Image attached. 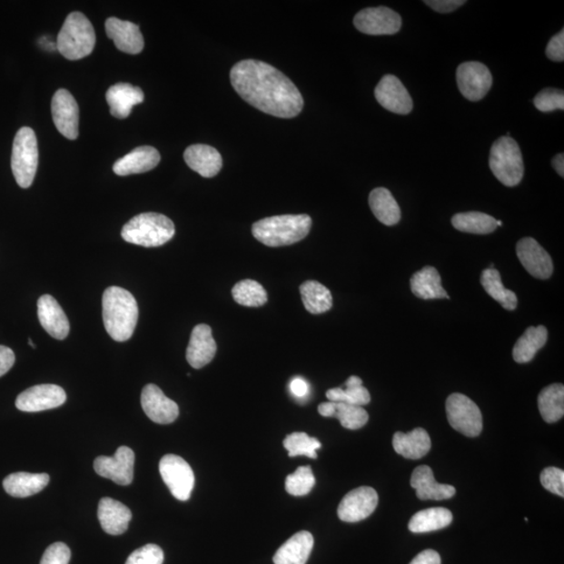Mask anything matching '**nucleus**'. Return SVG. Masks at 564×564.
<instances>
[{"label": "nucleus", "instance_id": "obj_43", "mask_svg": "<svg viewBox=\"0 0 564 564\" xmlns=\"http://www.w3.org/2000/svg\"><path fill=\"white\" fill-rule=\"evenodd\" d=\"M535 107L541 113H553L555 110L564 109V94L562 90L546 88L535 96Z\"/></svg>", "mask_w": 564, "mask_h": 564}, {"label": "nucleus", "instance_id": "obj_18", "mask_svg": "<svg viewBox=\"0 0 564 564\" xmlns=\"http://www.w3.org/2000/svg\"><path fill=\"white\" fill-rule=\"evenodd\" d=\"M142 407L146 416L159 424H170L179 416L177 403L166 397L163 390L154 384H149L143 388Z\"/></svg>", "mask_w": 564, "mask_h": 564}, {"label": "nucleus", "instance_id": "obj_34", "mask_svg": "<svg viewBox=\"0 0 564 564\" xmlns=\"http://www.w3.org/2000/svg\"><path fill=\"white\" fill-rule=\"evenodd\" d=\"M452 514L447 508H429L417 512L409 522V530L413 533H429L441 530L451 524Z\"/></svg>", "mask_w": 564, "mask_h": 564}, {"label": "nucleus", "instance_id": "obj_20", "mask_svg": "<svg viewBox=\"0 0 564 564\" xmlns=\"http://www.w3.org/2000/svg\"><path fill=\"white\" fill-rule=\"evenodd\" d=\"M215 353L217 343L213 337L211 326L199 324L194 327L186 351L188 364L194 369L203 368L211 363Z\"/></svg>", "mask_w": 564, "mask_h": 564}, {"label": "nucleus", "instance_id": "obj_35", "mask_svg": "<svg viewBox=\"0 0 564 564\" xmlns=\"http://www.w3.org/2000/svg\"><path fill=\"white\" fill-rule=\"evenodd\" d=\"M343 388L330 389L326 392L327 400L333 402H344L348 405L363 407L371 401V393L363 386V381L359 376L352 375L348 379Z\"/></svg>", "mask_w": 564, "mask_h": 564}, {"label": "nucleus", "instance_id": "obj_27", "mask_svg": "<svg viewBox=\"0 0 564 564\" xmlns=\"http://www.w3.org/2000/svg\"><path fill=\"white\" fill-rule=\"evenodd\" d=\"M312 548V535L308 531L298 532L278 549L273 557V562L274 564H306Z\"/></svg>", "mask_w": 564, "mask_h": 564}, {"label": "nucleus", "instance_id": "obj_14", "mask_svg": "<svg viewBox=\"0 0 564 564\" xmlns=\"http://www.w3.org/2000/svg\"><path fill=\"white\" fill-rule=\"evenodd\" d=\"M374 95L382 108L395 114L407 115L413 110V101L401 81L386 74L375 87Z\"/></svg>", "mask_w": 564, "mask_h": 564}, {"label": "nucleus", "instance_id": "obj_9", "mask_svg": "<svg viewBox=\"0 0 564 564\" xmlns=\"http://www.w3.org/2000/svg\"><path fill=\"white\" fill-rule=\"evenodd\" d=\"M159 471L173 497L179 500H190L194 486L193 471L183 458L166 455L159 463Z\"/></svg>", "mask_w": 564, "mask_h": 564}, {"label": "nucleus", "instance_id": "obj_5", "mask_svg": "<svg viewBox=\"0 0 564 564\" xmlns=\"http://www.w3.org/2000/svg\"><path fill=\"white\" fill-rule=\"evenodd\" d=\"M96 37L94 25L83 13L69 14L58 35L57 48L63 57L80 60L93 53Z\"/></svg>", "mask_w": 564, "mask_h": 564}, {"label": "nucleus", "instance_id": "obj_28", "mask_svg": "<svg viewBox=\"0 0 564 564\" xmlns=\"http://www.w3.org/2000/svg\"><path fill=\"white\" fill-rule=\"evenodd\" d=\"M48 483L47 473L15 472L4 480V489L14 498H27L44 490Z\"/></svg>", "mask_w": 564, "mask_h": 564}, {"label": "nucleus", "instance_id": "obj_13", "mask_svg": "<svg viewBox=\"0 0 564 564\" xmlns=\"http://www.w3.org/2000/svg\"><path fill=\"white\" fill-rule=\"evenodd\" d=\"M52 114L55 128L71 141L79 136L80 110L78 103L66 89H59L53 96Z\"/></svg>", "mask_w": 564, "mask_h": 564}, {"label": "nucleus", "instance_id": "obj_47", "mask_svg": "<svg viewBox=\"0 0 564 564\" xmlns=\"http://www.w3.org/2000/svg\"><path fill=\"white\" fill-rule=\"evenodd\" d=\"M547 57L554 62L564 61V31L555 35V36L549 41L546 50Z\"/></svg>", "mask_w": 564, "mask_h": 564}, {"label": "nucleus", "instance_id": "obj_33", "mask_svg": "<svg viewBox=\"0 0 564 564\" xmlns=\"http://www.w3.org/2000/svg\"><path fill=\"white\" fill-rule=\"evenodd\" d=\"M548 341V331L545 326H530L518 340L513 348V359L519 364L531 361Z\"/></svg>", "mask_w": 564, "mask_h": 564}, {"label": "nucleus", "instance_id": "obj_10", "mask_svg": "<svg viewBox=\"0 0 564 564\" xmlns=\"http://www.w3.org/2000/svg\"><path fill=\"white\" fill-rule=\"evenodd\" d=\"M490 68L477 61L464 62L457 68L460 93L471 102H478L489 94L492 86Z\"/></svg>", "mask_w": 564, "mask_h": 564}, {"label": "nucleus", "instance_id": "obj_11", "mask_svg": "<svg viewBox=\"0 0 564 564\" xmlns=\"http://www.w3.org/2000/svg\"><path fill=\"white\" fill-rule=\"evenodd\" d=\"M354 26L361 33L381 36L394 35L401 29L402 20L399 13L387 8H367L360 11L353 19Z\"/></svg>", "mask_w": 564, "mask_h": 564}, {"label": "nucleus", "instance_id": "obj_7", "mask_svg": "<svg viewBox=\"0 0 564 564\" xmlns=\"http://www.w3.org/2000/svg\"><path fill=\"white\" fill-rule=\"evenodd\" d=\"M38 163L39 151L36 134L29 127L19 129L13 143L11 167L13 175L20 187L29 188L33 184Z\"/></svg>", "mask_w": 564, "mask_h": 564}, {"label": "nucleus", "instance_id": "obj_36", "mask_svg": "<svg viewBox=\"0 0 564 564\" xmlns=\"http://www.w3.org/2000/svg\"><path fill=\"white\" fill-rule=\"evenodd\" d=\"M301 294L304 308L312 315H320L332 308V295L323 284L308 281L302 284Z\"/></svg>", "mask_w": 564, "mask_h": 564}, {"label": "nucleus", "instance_id": "obj_54", "mask_svg": "<svg viewBox=\"0 0 564 564\" xmlns=\"http://www.w3.org/2000/svg\"><path fill=\"white\" fill-rule=\"evenodd\" d=\"M497 225H498V227L501 226V225H503V223H501V221H497Z\"/></svg>", "mask_w": 564, "mask_h": 564}, {"label": "nucleus", "instance_id": "obj_30", "mask_svg": "<svg viewBox=\"0 0 564 564\" xmlns=\"http://www.w3.org/2000/svg\"><path fill=\"white\" fill-rule=\"evenodd\" d=\"M392 444L397 454L411 460L423 458L431 448L428 431L421 428H417L407 434L397 431Z\"/></svg>", "mask_w": 564, "mask_h": 564}, {"label": "nucleus", "instance_id": "obj_26", "mask_svg": "<svg viewBox=\"0 0 564 564\" xmlns=\"http://www.w3.org/2000/svg\"><path fill=\"white\" fill-rule=\"evenodd\" d=\"M106 100L111 115L124 120L131 114L132 108L143 102L144 94L141 88L129 83H118L108 89Z\"/></svg>", "mask_w": 564, "mask_h": 564}, {"label": "nucleus", "instance_id": "obj_3", "mask_svg": "<svg viewBox=\"0 0 564 564\" xmlns=\"http://www.w3.org/2000/svg\"><path fill=\"white\" fill-rule=\"evenodd\" d=\"M312 219L308 214H284L254 223V238L268 247L292 245L310 233Z\"/></svg>", "mask_w": 564, "mask_h": 564}, {"label": "nucleus", "instance_id": "obj_44", "mask_svg": "<svg viewBox=\"0 0 564 564\" xmlns=\"http://www.w3.org/2000/svg\"><path fill=\"white\" fill-rule=\"evenodd\" d=\"M163 549L154 543H149L132 553L125 564H163Z\"/></svg>", "mask_w": 564, "mask_h": 564}, {"label": "nucleus", "instance_id": "obj_6", "mask_svg": "<svg viewBox=\"0 0 564 564\" xmlns=\"http://www.w3.org/2000/svg\"><path fill=\"white\" fill-rule=\"evenodd\" d=\"M490 166L501 184L508 187L519 185L525 173L519 143L510 136L500 137L491 146Z\"/></svg>", "mask_w": 564, "mask_h": 564}, {"label": "nucleus", "instance_id": "obj_38", "mask_svg": "<svg viewBox=\"0 0 564 564\" xmlns=\"http://www.w3.org/2000/svg\"><path fill=\"white\" fill-rule=\"evenodd\" d=\"M539 408L543 421L554 423L564 415V387L553 384L541 390L539 396Z\"/></svg>", "mask_w": 564, "mask_h": 564}, {"label": "nucleus", "instance_id": "obj_21", "mask_svg": "<svg viewBox=\"0 0 564 564\" xmlns=\"http://www.w3.org/2000/svg\"><path fill=\"white\" fill-rule=\"evenodd\" d=\"M37 305L39 322L45 331L54 339H66L71 325L58 302L51 295H44Z\"/></svg>", "mask_w": 564, "mask_h": 564}, {"label": "nucleus", "instance_id": "obj_12", "mask_svg": "<svg viewBox=\"0 0 564 564\" xmlns=\"http://www.w3.org/2000/svg\"><path fill=\"white\" fill-rule=\"evenodd\" d=\"M134 451L121 447L114 457H97L94 466L97 475L114 480L117 485L127 486L134 482Z\"/></svg>", "mask_w": 564, "mask_h": 564}, {"label": "nucleus", "instance_id": "obj_16", "mask_svg": "<svg viewBox=\"0 0 564 564\" xmlns=\"http://www.w3.org/2000/svg\"><path fill=\"white\" fill-rule=\"evenodd\" d=\"M66 393L57 385H38L26 389L17 397L16 408L23 412H41L55 409L65 403Z\"/></svg>", "mask_w": 564, "mask_h": 564}, {"label": "nucleus", "instance_id": "obj_48", "mask_svg": "<svg viewBox=\"0 0 564 564\" xmlns=\"http://www.w3.org/2000/svg\"><path fill=\"white\" fill-rule=\"evenodd\" d=\"M424 4L438 13L447 14L456 11L466 2L465 0H426Z\"/></svg>", "mask_w": 564, "mask_h": 564}, {"label": "nucleus", "instance_id": "obj_39", "mask_svg": "<svg viewBox=\"0 0 564 564\" xmlns=\"http://www.w3.org/2000/svg\"><path fill=\"white\" fill-rule=\"evenodd\" d=\"M451 224L459 232L472 234H490L498 228L496 219L479 212L457 213L452 217Z\"/></svg>", "mask_w": 564, "mask_h": 564}, {"label": "nucleus", "instance_id": "obj_19", "mask_svg": "<svg viewBox=\"0 0 564 564\" xmlns=\"http://www.w3.org/2000/svg\"><path fill=\"white\" fill-rule=\"evenodd\" d=\"M104 27H106L107 36L114 40L118 50L130 54L143 52L144 40L137 25L111 17L107 19Z\"/></svg>", "mask_w": 564, "mask_h": 564}, {"label": "nucleus", "instance_id": "obj_40", "mask_svg": "<svg viewBox=\"0 0 564 564\" xmlns=\"http://www.w3.org/2000/svg\"><path fill=\"white\" fill-rule=\"evenodd\" d=\"M235 302L248 308H260L267 303L268 294L260 282L245 280L236 283L232 291Z\"/></svg>", "mask_w": 564, "mask_h": 564}, {"label": "nucleus", "instance_id": "obj_53", "mask_svg": "<svg viewBox=\"0 0 564 564\" xmlns=\"http://www.w3.org/2000/svg\"><path fill=\"white\" fill-rule=\"evenodd\" d=\"M29 344L33 347V348H36V346H35V344L32 342V340L29 339Z\"/></svg>", "mask_w": 564, "mask_h": 564}, {"label": "nucleus", "instance_id": "obj_49", "mask_svg": "<svg viewBox=\"0 0 564 564\" xmlns=\"http://www.w3.org/2000/svg\"><path fill=\"white\" fill-rule=\"evenodd\" d=\"M15 364V353L11 348L0 345V378Z\"/></svg>", "mask_w": 564, "mask_h": 564}, {"label": "nucleus", "instance_id": "obj_50", "mask_svg": "<svg viewBox=\"0 0 564 564\" xmlns=\"http://www.w3.org/2000/svg\"><path fill=\"white\" fill-rule=\"evenodd\" d=\"M410 564H441V559L433 549H426L418 554Z\"/></svg>", "mask_w": 564, "mask_h": 564}, {"label": "nucleus", "instance_id": "obj_52", "mask_svg": "<svg viewBox=\"0 0 564 564\" xmlns=\"http://www.w3.org/2000/svg\"><path fill=\"white\" fill-rule=\"evenodd\" d=\"M552 165L560 177H564V156L563 153L556 155L552 160Z\"/></svg>", "mask_w": 564, "mask_h": 564}, {"label": "nucleus", "instance_id": "obj_29", "mask_svg": "<svg viewBox=\"0 0 564 564\" xmlns=\"http://www.w3.org/2000/svg\"><path fill=\"white\" fill-rule=\"evenodd\" d=\"M318 412L323 417L337 418L341 426L348 430L363 428L369 421V415L363 407L344 402H323L318 407Z\"/></svg>", "mask_w": 564, "mask_h": 564}, {"label": "nucleus", "instance_id": "obj_22", "mask_svg": "<svg viewBox=\"0 0 564 564\" xmlns=\"http://www.w3.org/2000/svg\"><path fill=\"white\" fill-rule=\"evenodd\" d=\"M411 486L416 490V496L421 500H442L451 499L456 494L455 487L438 483L433 470L427 465L418 466L411 478Z\"/></svg>", "mask_w": 564, "mask_h": 564}, {"label": "nucleus", "instance_id": "obj_25", "mask_svg": "<svg viewBox=\"0 0 564 564\" xmlns=\"http://www.w3.org/2000/svg\"><path fill=\"white\" fill-rule=\"evenodd\" d=\"M188 166L204 178L217 176L223 166V159L218 150L207 144H193L184 152Z\"/></svg>", "mask_w": 564, "mask_h": 564}, {"label": "nucleus", "instance_id": "obj_23", "mask_svg": "<svg viewBox=\"0 0 564 564\" xmlns=\"http://www.w3.org/2000/svg\"><path fill=\"white\" fill-rule=\"evenodd\" d=\"M160 163L159 152L150 145L138 146L129 154L118 159L114 165V172L118 176L135 175L150 172Z\"/></svg>", "mask_w": 564, "mask_h": 564}, {"label": "nucleus", "instance_id": "obj_42", "mask_svg": "<svg viewBox=\"0 0 564 564\" xmlns=\"http://www.w3.org/2000/svg\"><path fill=\"white\" fill-rule=\"evenodd\" d=\"M316 484L311 466H301L285 480V490L291 496L302 497L309 494Z\"/></svg>", "mask_w": 564, "mask_h": 564}, {"label": "nucleus", "instance_id": "obj_8", "mask_svg": "<svg viewBox=\"0 0 564 564\" xmlns=\"http://www.w3.org/2000/svg\"><path fill=\"white\" fill-rule=\"evenodd\" d=\"M448 420L452 429L468 437H477L483 430V417L470 397L454 393L447 401Z\"/></svg>", "mask_w": 564, "mask_h": 564}, {"label": "nucleus", "instance_id": "obj_46", "mask_svg": "<svg viewBox=\"0 0 564 564\" xmlns=\"http://www.w3.org/2000/svg\"><path fill=\"white\" fill-rule=\"evenodd\" d=\"M72 552L65 543L54 542L46 549L40 564H68Z\"/></svg>", "mask_w": 564, "mask_h": 564}, {"label": "nucleus", "instance_id": "obj_32", "mask_svg": "<svg viewBox=\"0 0 564 564\" xmlns=\"http://www.w3.org/2000/svg\"><path fill=\"white\" fill-rule=\"evenodd\" d=\"M369 205H371L374 217L381 224L394 226L401 221V213L400 205L397 203L391 192L385 187L375 188L371 193Z\"/></svg>", "mask_w": 564, "mask_h": 564}, {"label": "nucleus", "instance_id": "obj_45", "mask_svg": "<svg viewBox=\"0 0 564 564\" xmlns=\"http://www.w3.org/2000/svg\"><path fill=\"white\" fill-rule=\"evenodd\" d=\"M540 482L543 489L564 497V471L557 468H548L541 471Z\"/></svg>", "mask_w": 564, "mask_h": 564}, {"label": "nucleus", "instance_id": "obj_1", "mask_svg": "<svg viewBox=\"0 0 564 564\" xmlns=\"http://www.w3.org/2000/svg\"><path fill=\"white\" fill-rule=\"evenodd\" d=\"M235 92L263 114L282 118L297 116L303 109V97L287 75L267 63L243 60L230 72Z\"/></svg>", "mask_w": 564, "mask_h": 564}, {"label": "nucleus", "instance_id": "obj_51", "mask_svg": "<svg viewBox=\"0 0 564 564\" xmlns=\"http://www.w3.org/2000/svg\"><path fill=\"white\" fill-rule=\"evenodd\" d=\"M291 392L294 394L298 399H302L309 394V384L302 378H295L292 380L290 384Z\"/></svg>", "mask_w": 564, "mask_h": 564}, {"label": "nucleus", "instance_id": "obj_41", "mask_svg": "<svg viewBox=\"0 0 564 564\" xmlns=\"http://www.w3.org/2000/svg\"><path fill=\"white\" fill-rule=\"evenodd\" d=\"M283 447L291 458L306 456L317 459V450L322 448V442L305 433H292L285 437Z\"/></svg>", "mask_w": 564, "mask_h": 564}, {"label": "nucleus", "instance_id": "obj_24", "mask_svg": "<svg viewBox=\"0 0 564 564\" xmlns=\"http://www.w3.org/2000/svg\"><path fill=\"white\" fill-rule=\"evenodd\" d=\"M97 518L104 532L110 535H121L128 530L132 512L121 501L104 498L99 503Z\"/></svg>", "mask_w": 564, "mask_h": 564}, {"label": "nucleus", "instance_id": "obj_17", "mask_svg": "<svg viewBox=\"0 0 564 564\" xmlns=\"http://www.w3.org/2000/svg\"><path fill=\"white\" fill-rule=\"evenodd\" d=\"M517 254L522 266L533 277L548 280L553 274V261L538 241L532 238L521 239L517 243Z\"/></svg>", "mask_w": 564, "mask_h": 564}, {"label": "nucleus", "instance_id": "obj_15", "mask_svg": "<svg viewBox=\"0 0 564 564\" xmlns=\"http://www.w3.org/2000/svg\"><path fill=\"white\" fill-rule=\"evenodd\" d=\"M378 504V492L371 487L361 486L348 492L341 500L338 517L345 522H358L371 517Z\"/></svg>", "mask_w": 564, "mask_h": 564}, {"label": "nucleus", "instance_id": "obj_37", "mask_svg": "<svg viewBox=\"0 0 564 564\" xmlns=\"http://www.w3.org/2000/svg\"><path fill=\"white\" fill-rule=\"evenodd\" d=\"M480 283L487 294L498 302L507 311H514L518 306V296L508 290L501 282L500 272L496 269H486L480 276Z\"/></svg>", "mask_w": 564, "mask_h": 564}, {"label": "nucleus", "instance_id": "obj_31", "mask_svg": "<svg viewBox=\"0 0 564 564\" xmlns=\"http://www.w3.org/2000/svg\"><path fill=\"white\" fill-rule=\"evenodd\" d=\"M411 290L413 294L424 301L430 299H450L441 284V276L434 267H424L411 278Z\"/></svg>", "mask_w": 564, "mask_h": 564}, {"label": "nucleus", "instance_id": "obj_4", "mask_svg": "<svg viewBox=\"0 0 564 564\" xmlns=\"http://www.w3.org/2000/svg\"><path fill=\"white\" fill-rule=\"evenodd\" d=\"M175 225L162 213H145L131 219L122 229V238L134 245L154 248L164 245L175 235Z\"/></svg>", "mask_w": 564, "mask_h": 564}, {"label": "nucleus", "instance_id": "obj_2", "mask_svg": "<svg viewBox=\"0 0 564 564\" xmlns=\"http://www.w3.org/2000/svg\"><path fill=\"white\" fill-rule=\"evenodd\" d=\"M138 304L131 292L110 287L103 294V322L109 336L116 342H125L134 336L138 322Z\"/></svg>", "mask_w": 564, "mask_h": 564}]
</instances>
